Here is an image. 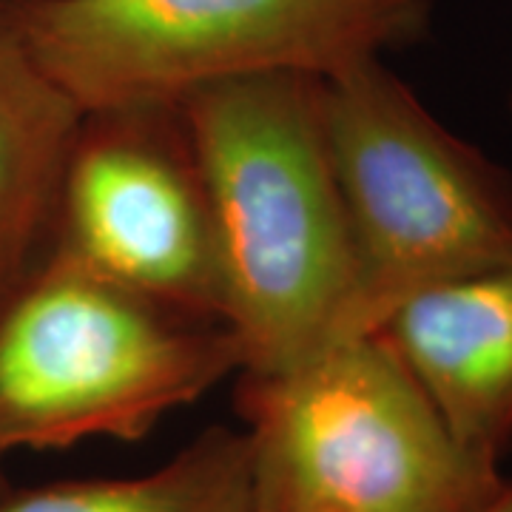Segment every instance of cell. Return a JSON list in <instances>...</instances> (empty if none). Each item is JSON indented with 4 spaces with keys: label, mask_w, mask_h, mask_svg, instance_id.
Returning <instances> with one entry per match:
<instances>
[{
    "label": "cell",
    "mask_w": 512,
    "mask_h": 512,
    "mask_svg": "<svg viewBox=\"0 0 512 512\" xmlns=\"http://www.w3.org/2000/svg\"><path fill=\"white\" fill-rule=\"evenodd\" d=\"M0 512H254L245 436L208 427L143 476L12 487Z\"/></svg>",
    "instance_id": "9c48e42d"
},
{
    "label": "cell",
    "mask_w": 512,
    "mask_h": 512,
    "mask_svg": "<svg viewBox=\"0 0 512 512\" xmlns=\"http://www.w3.org/2000/svg\"><path fill=\"white\" fill-rule=\"evenodd\" d=\"M328 137L356 254L345 336L376 333L424 288L512 265L510 168L439 123L382 57L330 74Z\"/></svg>",
    "instance_id": "5b68a950"
},
{
    "label": "cell",
    "mask_w": 512,
    "mask_h": 512,
    "mask_svg": "<svg viewBox=\"0 0 512 512\" xmlns=\"http://www.w3.org/2000/svg\"><path fill=\"white\" fill-rule=\"evenodd\" d=\"M83 111L37 66L0 0V288L46 251Z\"/></svg>",
    "instance_id": "ba28073f"
},
{
    "label": "cell",
    "mask_w": 512,
    "mask_h": 512,
    "mask_svg": "<svg viewBox=\"0 0 512 512\" xmlns=\"http://www.w3.org/2000/svg\"><path fill=\"white\" fill-rule=\"evenodd\" d=\"M379 333L450 433L498 464L512 447V265L413 293Z\"/></svg>",
    "instance_id": "52a82bcc"
},
{
    "label": "cell",
    "mask_w": 512,
    "mask_h": 512,
    "mask_svg": "<svg viewBox=\"0 0 512 512\" xmlns=\"http://www.w3.org/2000/svg\"><path fill=\"white\" fill-rule=\"evenodd\" d=\"M507 109H510V117H512V86H510V94H507Z\"/></svg>",
    "instance_id": "7c38bea8"
},
{
    "label": "cell",
    "mask_w": 512,
    "mask_h": 512,
    "mask_svg": "<svg viewBox=\"0 0 512 512\" xmlns=\"http://www.w3.org/2000/svg\"><path fill=\"white\" fill-rule=\"evenodd\" d=\"M3 461H6V458L0 456V498H3V495L9 493L12 487H15V484L9 481V476H6V467H3Z\"/></svg>",
    "instance_id": "8fae6325"
},
{
    "label": "cell",
    "mask_w": 512,
    "mask_h": 512,
    "mask_svg": "<svg viewBox=\"0 0 512 512\" xmlns=\"http://www.w3.org/2000/svg\"><path fill=\"white\" fill-rule=\"evenodd\" d=\"M80 111L177 106L208 83L342 72L427 37L430 0H3Z\"/></svg>",
    "instance_id": "277c9868"
},
{
    "label": "cell",
    "mask_w": 512,
    "mask_h": 512,
    "mask_svg": "<svg viewBox=\"0 0 512 512\" xmlns=\"http://www.w3.org/2000/svg\"><path fill=\"white\" fill-rule=\"evenodd\" d=\"M476 512H512V481H504L501 490L487 498Z\"/></svg>",
    "instance_id": "30bf717a"
},
{
    "label": "cell",
    "mask_w": 512,
    "mask_h": 512,
    "mask_svg": "<svg viewBox=\"0 0 512 512\" xmlns=\"http://www.w3.org/2000/svg\"><path fill=\"white\" fill-rule=\"evenodd\" d=\"M239 367L220 319L40 254L0 288V456L146 439Z\"/></svg>",
    "instance_id": "3957f363"
},
{
    "label": "cell",
    "mask_w": 512,
    "mask_h": 512,
    "mask_svg": "<svg viewBox=\"0 0 512 512\" xmlns=\"http://www.w3.org/2000/svg\"><path fill=\"white\" fill-rule=\"evenodd\" d=\"M220 245L242 367L279 370L345 336L356 254L328 137V77L262 72L180 100Z\"/></svg>",
    "instance_id": "6da1fadb"
},
{
    "label": "cell",
    "mask_w": 512,
    "mask_h": 512,
    "mask_svg": "<svg viewBox=\"0 0 512 512\" xmlns=\"http://www.w3.org/2000/svg\"><path fill=\"white\" fill-rule=\"evenodd\" d=\"M43 254L225 322L214 214L180 103L83 111Z\"/></svg>",
    "instance_id": "8992f818"
},
{
    "label": "cell",
    "mask_w": 512,
    "mask_h": 512,
    "mask_svg": "<svg viewBox=\"0 0 512 512\" xmlns=\"http://www.w3.org/2000/svg\"><path fill=\"white\" fill-rule=\"evenodd\" d=\"M254 512H476L504 478L450 433L382 333L239 370Z\"/></svg>",
    "instance_id": "7a4b0ae2"
}]
</instances>
